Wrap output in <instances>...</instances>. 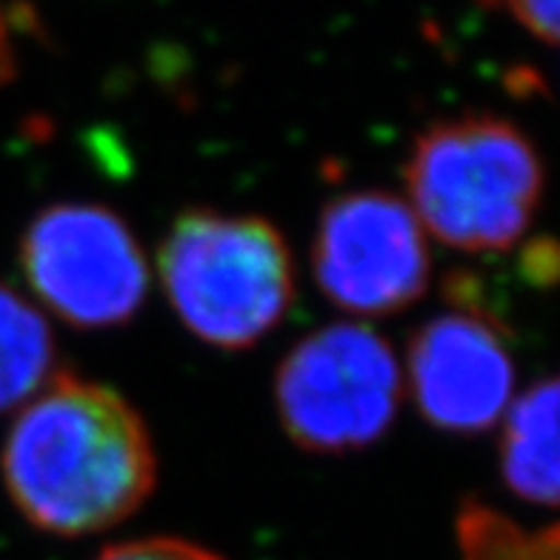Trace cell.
<instances>
[{
    "mask_svg": "<svg viewBox=\"0 0 560 560\" xmlns=\"http://www.w3.org/2000/svg\"><path fill=\"white\" fill-rule=\"evenodd\" d=\"M3 483L35 529L83 538L132 517L158 483L155 443L112 386L55 372L26 400L0 455Z\"/></svg>",
    "mask_w": 560,
    "mask_h": 560,
    "instance_id": "obj_1",
    "label": "cell"
},
{
    "mask_svg": "<svg viewBox=\"0 0 560 560\" xmlns=\"http://www.w3.org/2000/svg\"><path fill=\"white\" fill-rule=\"evenodd\" d=\"M409 209L423 232L469 255L506 252L544 198V161L512 120L460 115L420 132L406 158Z\"/></svg>",
    "mask_w": 560,
    "mask_h": 560,
    "instance_id": "obj_2",
    "label": "cell"
},
{
    "mask_svg": "<svg viewBox=\"0 0 560 560\" xmlns=\"http://www.w3.org/2000/svg\"><path fill=\"white\" fill-rule=\"evenodd\" d=\"M166 301L209 347L241 352L283 320L295 301V260L258 214L189 209L158 252Z\"/></svg>",
    "mask_w": 560,
    "mask_h": 560,
    "instance_id": "obj_3",
    "label": "cell"
},
{
    "mask_svg": "<svg viewBox=\"0 0 560 560\" xmlns=\"http://www.w3.org/2000/svg\"><path fill=\"white\" fill-rule=\"evenodd\" d=\"M400 392L404 372L384 335L363 324H329L280 361L275 409L303 452L347 455L389 432Z\"/></svg>",
    "mask_w": 560,
    "mask_h": 560,
    "instance_id": "obj_4",
    "label": "cell"
},
{
    "mask_svg": "<svg viewBox=\"0 0 560 560\" xmlns=\"http://www.w3.org/2000/svg\"><path fill=\"white\" fill-rule=\"evenodd\" d=\"M21 266L46 310L74 329L129 324L149 292V264L120 214L97 203H55L35 214Z\"/></svg>",
    "mask_w": 560,
    "mask_h": 560,
    "instance_id": "obj_5",
    "label": "cell"
},
{
    "mask_svg": "<svg viewBox=\"0 0 560 560\" xmlns=\"http://www.w3.org/2000/svg\"><path fill=\"white\" fill-rule=\"evenodd\" d=\"M312 272L340 312L395 315L420 301L429 287L427 232L398 195L381 189L338 195L317 218Z\"/></svg>",
    "mask_w": 560,
    "mask_h": 560,
    "instance_id": "obj_6",
    "label": "cell"
},
{
    "mask_svg": "<svg viewBox=\"0 0 560 560\" xmlns=\"http://www.w3.org/2000/svg\"><path fill=\"white\" fill-rule=\"evenodd\" d=\"M406 381L432 427L452 435H480L515 398V361L498 320L466 301L412 335Z\"/></svg>",
    "mask_w": 560,
    "mask_h": 560,
    "instance_id": "obj_7",
    "label": "cell"
},
{
    "mask_svg": "<svg viewBox=\"0 0 560 560\" xmlns=\"http://www.w3.org/2000/svg\"><path fill=\"white\" fill-rule=\"evenodd\" d=\"M501 475L521 501L558 503V381L544 377L503 412Z\"/></svg>",
    "mask_w": 560,
    "mask_h": 560,
    "instance_id": "obj_8",
    "label": "cell"
},
{
    "mask_svg": "<svg viewBox=\"0 0 560 560\" xmlns=\"http://www.w3.org/2000/svg\"><path fill=\"white\" fill-rule=\"evenodd\" d=\"M55 375V338L35 303L0 283V412L18 409Z\"/></svg>",
    "mask_w": 560,
    "mask_h": 560,
    "instance_id": "obj_9",
    "label": "cell"
},
{
    "mask_svg": "<svg viewBox=\"0 0 560 560\" xmlns=\"http://www.w3.org/2000/svg\"><path fill=\"white\" fill-rule=\"evenodd\" d=\"M455 532L460 560H560L558 526L526 529L480 501L460 506Z\"/></svg>",
    "mask_w": 560,
    "mask_h": 560,
    "instance_id": "obj_10",
    "label": "cell"
},
{
    "mask_svg": "<svg viewBox=\"0 0 560 560\" xmlns=\"http://www.w3.org/2000/svg\"><path fill=\"white\" fill-rule=\"evenodd\" d=\"M95 560H223L207 546L184 538H138L106 546Z\"/></svg>",
    "mask_w": 560,
    "mask_h": 560,
    "instance_id": "obj_11",
    "label": "cell"
},
{
    "mask_svg": "<svg viewBox=\"0 0 560 560\" xmlns=\"http://www.w3.org/2000/svg\"><path fill=\"white\" fill-rule=\"evenodd\" d=\"M501 3L540 44H558V0H501Z\"/></svg>",
    "mask_w": 560,
    "mask_h": 560,
    "instance_id": "obj_12",
    "label": "cell"
},
{
    "mask_svg": "<svg viewBox=\"0 0 560 560\" xmlns=\"http://www.w3.org/2000/svg\"><path fill=\"white\" fill-rule=\"evenodd\" d=\"M526 272L535 283H552L555 272H558V255H555L552 241H544V244H532L526 252Z\"/></svg>",
    "mask_w": 560,
    "mask_h": 560,
    "instance_id": "obj_13",
    "label": "cell"
},
{
    "mask_svg": "<svg viewBox=\"0 0 560 560\" xmlns=\"http://www.w3.org/2000/svg\"><path fill=\"white\" fill-rule=\"evenodd\" d=\"M12 72H15V46H12L7 12L0 9V83H7Z\"/></svg>",
    "mask_w": 560,
    "mask_h": 560,
    "instance_id": "obj_14",
    "label": "cell"
}]
</instances>
